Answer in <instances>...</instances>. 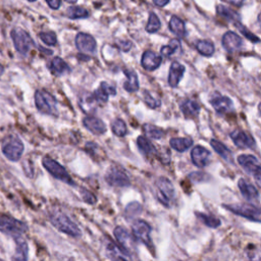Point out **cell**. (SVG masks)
I'll return each instance as SVG.
<instances>
[{
  "mask_svg": "<svg viewBox=\"0 0 261 261\" xmlns=\"http://www.w3.org/2000/svg\"><path fill=\"white\" fill-rule=\"evenodd\" d=\"M106 251L108 253V256L111 259H115V260H126V259H130V257L119 247V245H115L113 242H108L107 246H106Z\"/></svg>",
  "mask_w": 261,
  "mask_h": 261,
  "instance_id": "obj_28",
  "label": "cell"
},
{
  "mask_svg": "<svg viewBox=\"0 0 261 261\" xmlns=\"http://www.w3.org/2000/svg\"><path fill=\"white\" fill-rule=\"evenodd\" d=\"M117 44L122 51H128L132 47V43L129 41H118Z\"/></svg>",
  "mask_w": 261,
  "mask_h": 261,
  "instance_id": "obj_45",
  "label": "cell"
},
{
  "mask_svg": "<svg viewBox=\"0 0 261 261\" xmlns=\"http://www.w3.org/2000/svg\"><path fill=\"white\" fill-rule=\"evenodd\" d=\"M196 216L202 220V222L206 225L209 226L211 228H216L221 224L220 219H218L217 217H215L214 215H209V214H205V213H200V212H196L195 213Z\"/></svg>",
  "mask_w": 261,
  "mask_h": 261,
  "instance_id": "obj_37",
  "label": "cell"
},
{
  "mask_svg": "<svg viewBox=\"0 0 261 261\" xmlns=\"http://www.w3.org/2000/svg\"><path fill=\"white\" fill-rule=\"evenodd\" d=\"M160 27H161V22H160L158 16L154 12H150L148 22L146 25V31L149 34H154L160 29Z\"/></svg>",
  "mask_w": 261,
  "mask_h": 261,
  "instance_id": "obj_39",
  "label": "cell"
},
{
  "mask_svg": "<svg viewBox=\"0 0 261 261\" xmlns=\"http://www.w3.org/2000/svg\"><path fill=\"white\" fill-rule=\"evenodd\" d=\"M153 2L155 5H157L159 7H163L169 3V0H153Z\"/></svg>",
  "mask_w": 261,
  "mask_h": 261,
  "instance_id": "obj_47",
  "label": "cell"
},
{
  "mask_svg": "<svg viewBox=\"0 0 261 261\" xmlns=\"http://www.w3.org/2000/svg\"><path fill=\"white\" fill-rule=\"evenodd\" d=\"M223 207L230 212L245 217L251 221L261 222V208L254 204H223Z\"/></svg>",
  "mask_w": 261,
  "mask_h": 261,
  "instance_id": "obj_3",
  "label": "cell"
},
{
  "mask_svg": "<svg viewBox=\"0 0 261 261\" xmlns=\"http://www.w3.org/2000/svg\"><path fill=\"white\" fill-rule=\"evenodd\" d=\"M45 1L48 3L49 7L51 9H54V10L58 9L60 7V4H61V0H45Z\"/></svg>",
  "mask_w": 261,
  "mask_h": 261,
  "instance_id": "obj_46",
  "label": "cell"
},
{
  "mask_svg": "<svg viewBox=\"0 0 261 261\" xmlns=\"http://www.w3.org/2000/svg\"><path fill=\"white\" fill-rule=\"evenodd\" d=\"M132 229H133V234L134 237L140 241L141 243H143L144 245H146L148 248H152L153 243L150 237L151 233V226L144 220L138 219L135 220L134 223L132 224Z\"/></svg>",
  "mask_w": 261,
  "mask_h": 261,
  "instance_id": "obj_12",
  "label": "cell"
},
{
  "mask_svg": "<svg viewBox=\"0 0 261 261\" xmlns=\"http://www.w3.org/2000/svg\"><path fill=\"white\" fill-rule=\"evenodd\" d=\"M3 71H4V68H3V66L0 64V75L3 73Z\"/></svg>",
  "mask_w": 261,
  "mask_h": 261,
  "instance_id": "obj_50",
  "label": "cell"
},
{
  "mask_svg": "<svg viewBox=\"0 0 261 261\" xmlns=\"http://www.w3.org/2000/svg\"><path fill=\"white\" fill-rule=\"evenodd\" d=\"M16 244L15 254L13 255V260H27L28 259V244L22 239V237H17L14 239Z\"/></svg>",
  "mask_w": 261,
  "mask_h": 261,
  "instance_id": "obj_30",
  "label": "cell"
},
{
  "mask_svg": "<svg viewBox=\"0 0 261 261\" xmlns=\"http://www.w3.org/2000/svg\"><path fill=\"white\" fill-rule=\"evenodd\" d=\"M221 43H222L223 48L229 53H232V52H236V51L240 50L243 46L242 38L239 35H237L236 33L230 32V31L226 32L222 36Z\"/></svg>",
  "mask_w": 261,
  "mask_h": 261,
  "instance_id": "obj_17",
  "label": "cell"
},
{
  "mask_svg": "<svg viewBox=\"0 0 261 261\" xmlns=\"http://www.w3.org/2000/svg\"><path fill=\"white\" fill-rule=\"evenodd\" d=\"M23 144L15 136H9L5 138L2 145V153L10 161H18L23 152Z\"/></svg>",
  "mask_w": 261,
  "mask_h": 261,
  "instance_id": "obj_8",
  "label": "cell"
},
{
  "mask_svg": "<svg viewBox=\"0 0 261 261\" xmlns=\"http://www.w3.org/2000/svg\"><path fill=\"white\" fill-rule=\"evenodd\" d=\"M111 129H112L113 134L117 137H124L127 133L126 124L120 118H116L113 120V122L111 123Z\"/></svg>",
  "mask_w": 261,
  "mask_h": 261,
  "instance_id": "obj_38",
  "label": "cell"
},
{
  "mask_svg": "<svg viewBox=\"0 0 261 261\" xmlns=\"http://www.w3.org/2000/svg\"><path fill=\"white\" fill-rule=\"evenodd\" d=\"M155 187H156V197L158 201L165 207H169L170 203L172 202L175 196L172 182L168 178L161 176L156 180Z\"/></svg>",
  "mask_w": 261,
  "mask_h": 261,
  "instance_id": "obj_5",
  "label": "cell"
},
{
  "mask_svg": "<svg viewBox=\"0 0 261 261\" xmlns=\"http://www.w3.org/2000/svg\"><path fill=\"white\" fill-rule=\"evenodd\" d=\"M143 130L149 139H153V140H160L165 135V133L162 128H160L156 125L150 124V123H145L143 125Z\"/></svg>",
  "mask_w": 261,
  "mask_h": 261,
  "instance_id": "obj_33",
  "label": "cell"
},
{
  "mask_svg": "<svg viewBox=\"0 0 261 261\" xmlns=\"http://www.w3.org/2000/svg\"><path fill=\"white\" fill-rule=\"evenodd\" d=\"M39 37L48 46H54L57 43V37L53 32H42L39 34Z\"/></svg>",
  "mask_w": 261,
  "mask_h": 261,
  "instance_id": "obj_42",
  "label": "cell"
},
{
  "mask_svg": "<svg viewBox=\"0 0 261 261\" xmlns=\"http://www.w3.org/2000/svg\"><path fill=\"white\" fill-rule=\"evenodd\" d=\"M28 1H30V2H34V1H36V0H28Z\"/></svg>",
  "mask_w": 261,
  "mask_h": 261,
  "instance_id": "obj_54",
  "label": "cell"
},
{
  "mask_svg": "<svg viewBox=\"0 0 261 261\" xmlns=\"http://www.w3.org/2000/svg\"><path fill=\"white\" fill-rule=\"evenodd\" d=\"M137 145L138 148L140 150V152L144 155V156H154L156 154H158L155 146L151 143V141L144 137V136H139L137 139Z\"/></svg>",
  "mask_w": 261,
  "mask_h": 261,
  "instance_id": "obj_23",
  "label": "cell"
},
{
  "mask_svg": "<svg viewBox=\"0 0 261 261\" xmlns=\"http://www.w3.org/2000/svg\"><path fill=\"white\" fill-rule=\"evenodd\" d=\"M258 254H259V256H257V258H256V259H258V260H261V252H259Z\"/></svg>",
  "mask_w": 261,
  "mask_h": 261,
  "instance_id": "obj_51",
  "label": "cell"
},
{
  "mask_svg": "<svg viewBox=\"0 0 261 261\" xmlns=\"http://www.w3.org/2000/svg\"><path fill=\"white\" fill-rule=\"evenodd\" d=\"M75 47L84 54H94L96 52L97 43L94 37L86 33H79L75 36Z\"/></svg>",
  "mask_w": 261,
  "mask_h": 261,
  "instance_id": "obj_13",
  "label": "cell"
},
{
  "mask_svg": "<svg viewBox=\"0 0 261 261\" xmlns=\"http://www.w3.org/2000/svg\"><path fill=\"white\" fill-rule=\"evenodd\" d=\"M223 1H225V2H227V3H230V4H232V5H238V6H240L245 0H223Z\"/></svg>",
  "mask_w": 261,
  "mask_h": 261,
  "instance_id": "obj_48",
  "label": "cell"
},
{
  "mask_svg": "<svg viewBox=\"0 0 261 261\" xmlns=\"http://www.w3.org/2000/svg\"><path fill=\"white\" fill-rule=\"evenodd\" d=\"M180 48H181V46H180L179 40H177V39H172V40H170V42H169L168 45L163 46V47L161 48L160 53H161V55L164 56V57H169V56H171L172 54H174L175 52L179 51Z\"/></svg>",
  "mask_w": 261,
  "mask_h": 261,
  "instance_id": "obj_36",
  "label": "cell"
},
{
  "mask_svg": "<svg viewBox=\"0 0 261 261\" xmlns=\"http://www.w3.org/2000/svg\"><path fill=\"white\" fill-rule=\"evenodd\" d=\"M210 103L218 114L224 115L233 111V103L231 99L227 96H222V95L214 96L211 98Z\"/></svg>",
  "mask_w": 261,
  "mask_h": 261,
  "instance_id": "obj_15",
  "label": "cell"
},
{
  "mask_svg": "<svg viewBox=\"0 0 261 261\" xmlns=\"http://www.w3.org/2000/svg\"><path fill=\"white\" fill-rule=\"evenodd\" d=\"M238 186L243 197L246 200L253 203H257L259 201V193L252 184L247 181L245 178H240L238 181Z\"/></svg>",
  "mask_w": 261,
  "mask_h": 261,
  "instance_id": "obj_19",
  "label": "cell"
},
{
  "mask_svg": "<svg viewBox=\"0 0 261 261\" xmlns=\"http://www.w3.org/2000/svg\"><path fill=\"white\" fill-rule=\"evenodd\" d=\"M258 20L261 22V13L258 15Z\"/></svg>",
  "mask_w": 261,
  "mask_h": 261,
  "instance_id": "obj_53",
  "label": "cell"
},
{
  "mask_svg": "<svg viewBox=\"0 0 261 261\" xmlns=\"http://www.w3.org/2000/svg\"><path fill=\"white\" fill-rule=\"evenodd\" d=\"M42 164L44 166V168H46L48 170V172L53 175L55 178L70 185V186H74V181L72 180L71 176L68 174V172L66 171V169L60 165L56 160L50 158L49 156H45L42 159Z\"/></svg>",
  "mask_w": 261,
  "mask_h": 261,
  "instance_id": "obj_9",
  "label": "cell"
},
{
  "mask_svg": "<svg viewBox=\"0 0 261 261\" xmlns=\"http://www.w3.org/2000/svg\"><path fill=\"white\" fill-rule=\"evenodd\" d=\"M113 233L119 247L132 258V254L137 253V244L135 241V237H133L126 229L121 226L115 227Z\"/></svg>",
  "mask_w": 261,
  "mask_h": 261,
  "instance_id": "obj_10",
  "label": "cell"
},
{
  "mask_svg": "<svg viewBox=\"0 0 261 261\" xmlns=\"http://www.w3.org/2000/svg\"><path fill=\"white\" fill-rule=\"evenodd\" d=\"M210 157H211L210 151L202 146L194 147L191 152V158L193 163L200 168L205 167L209 164Z\"/></svg>",
  "mask_w": 261,
  "mask_h": 261,
  "instance_id": "obj_16",
  "label": "cell"
},
{
  "mask_svg": "<svg viewBox=\"0 0 261 261\" xmlns=\"http://www.w3.org/2000/svg\"><path fill=\"white\" fill-rule=\"evenodd\" d=\"M169 30L178 38H185L187 36V30H186V25L182 19H180L178 16L176 15H172L169 23H168Z\"/></svg>",
  "mask_w": 261,
  "mask_h": 261,
  "instance_id": "obj_24",
  "label": "cell"
},
{
  "mask_svg": "<svg viewBox=\"0 0 261 261\" xmlns=\"http://www.w3.org/2000/svg\"><path fill=\"white\" fill-rule=\"evenodd\" d=\"M83 124L88 130H90L92 134H95V135H102L107 129V126L103 122V120H101L96 116H90V115L86 116L83 119Z\"/></svg>",
  "mask_w": 261,
  "mask_h": 261,
  "instance_id": "obj_20",
  "label": "cell"
},
{
  "mask_svg": "<svg viewBox=\"0 0 261 261\" xmlns=\"http://www.w3.org/2000/svg\"><path fill=\"white\" fill-rule=\"evenodd\" d=\"M50 221L59 231L64 232L73 238H77L82 234L80 227L63 212H51Z\"/></svg>",
  "mask_w": 261,
  "mask_h": 261,
  "instance_id": "obj_1",
  "label": "cell"
},
{
  "mask_svg": "<svg viewBox=\"0 0 261 261\" xmlns=\"http://www.w3.org/2000/svg\"><path fill=\"white\" fill-rule=\"evenodd\" d=\"M27 230L28 225L24 222L6 215L0 216V231L15 239L17 237H21Z\"/></svg>",
  "mask_w": 261,
  "mask_h": 261,
  "instance_id": "obj_6",
  "label": "cell"
},
{
  "mask_svg": "<svg viewBox=\"0 0 261 261\" xmlns=\"http://www.w3.org/2000/svg\"><path fill=\"white\" fill-rule=\"evenodd\" d=\"M162 62V57L151 50H147L143 53L141 58V64L144 69L153 71L157 69Z\"/></svg>",
  "mask_w": 261,
  "mask_h": 261,
  "instance_id": "obj_18",
  "label": "cell"
},
{
  "mask_svg": "<svg viewBox=\"0 0 261 261\" xmlns=\"http://www.w3.org/2000/svg\"><path fill=\"white\" fill-rule=\"evenodd\" d=\"M92 94H93L94 98L96 99V101L100 104V103L107 102L108 98L110 96H114L116 94V90L112 85H110L106 82H102L100 84L99 88Z\"/></svg>",
  "mask_w": 261,
  "mask_h": 261,
  "instance_id": "obj_21",
  "label": "cell"
},
{
  "mask_svg": "<svg viewBox=\"0 0 261 261\" xmlns=\"http://www.w3.org/2000/svg\"><path fill=\"white\" fill-rule=\"evenodd\" d=\"M205 176H207V174H205L204 172L202 171H196V172H192L190 175H189V178L195 182H200V181H203Z\"/></svg>",
  "mask_w": 261,
  "mask_h": 261,
  "instance_id": "obj_44",
  "label": "cell"
},
{
  "mask_svg": "<svg viewBox=\"0 0 261 261\" xmlns=\"http://www.w3.org/2000/svg\"><path fill=\"white\" fill-rule=\"evenodd\" d=\"M11 39L13 41L14 48L16 51L22 55H27L29 51L35 46L33 39L31 38L30 34L25 32L23 29L14 28L10 32Z\"/></svg>",
  "mask_w": 261,
  "mask_h": 261,
  "instance_id": "obj_4",
  "label": "cell"
},
{
  "mask_svg": "<svg viewBox=\"0 0 261 261\" xmlns=\"http://www.w3.org/2000/svg\"><path fill=\"white\" fill-rule=\"evenodd\" d=\"M196 49L197 51L206 57H210L214 54L215 48L212 42L208 41V40H200L196 43Z\"/></svg>",
  "mask_w": 261,
  "mask_h": 261,
  "instance_id": "obj_32",
  "label": "cell"
},
{
  "mask_svg": "<svg viewBox=\"0 0 261 261\" xmlns=\"http://www.w3.org/2000/svg\"><path fill=\"white\" fill-rule=\"evenodd\" d=\"M49 67H50V70L56 75H61V74H64V73H67L70 71V68L66 64V62L58 56L54 57L50 61Z\"/></svg>",
  "mask_w": 261,
  "mask_h": 261,
  "instance_id": "obj_29",
  "label": "cell"
},
{
  "mask_svg": "<svg viewBox=\"0 0 261 261\" xmlns=\"http://www.w3.org/2000/svg\"><path fill=\"white\" fill-rule=\"evenodd\" d=\"M142 96H143V100L145 102V104L150 107V108H157L161 105V101L157 98H154L150 92H148L147 90H144L143 93H142Z\"/></svg>",
  "mask_w": 261,
  "mask_h": 261,
  "instance_id": "obj_40",
  "label": "cell"
},
{
  "mask_svg": "<svg viewBox=\"0 0 261 261\" xmlns=\"http://www.w3.org/2000/svg\"><path fill=\"white\" fill-rule=\"evenodd\" d=\"M81 195H82L83 200H84L86 203H88V204L93 205V204H95L96 201H97L95 195H94L93 193H91L90 191H88V190H82V191H81Z\"/></svg>",
  "mask_w": 261,
  "mask_h": 261,
  "instance_id": "obj_43",
  "label": "cell"
},
{
  "mask_svg": "<svg viewBox=\"0 0 261 261\" xmlns=\"http://www.w3.org/2000/svg\"><path fill=\"white\" fill-rule=\"evenodd\" d=\"M258 110H259V112L261 113V103L258 105Z\"/></svg>",
  "mask_w": 261,
  "mask_h": 261,
  "instance_id": "obj_52",
  "label": "cell"
},
{
  "mask_svg": "<svg viewBox=\"0 0 261 261\" xmlns=\"http://www.w3.org/2000/svg\"><path fill=\"white\" fill-rule=\"evenodd\" d=\"M185 66L177 62V61H173L169 67V74H168V84L170 87L175 88L177 87V85L179 84L180 80L184 76L185 73Z\"/></svg>",
  "mask_w": 261,
  "mask_h": 261,
  "instance_id": "obj_22",
  "label": "cell"
},
{
  "mask_svg": "<svg viewBox=\"0 0 261 261\" xmlns=\"http://www.w3.org/2000/svg\"><path fill=\"white\" fill-rule=\"evenodd\" d=\"M210 145L213 148V150L219 156H221L224 160H226L228 162H232V153L223 143H221V142H219V141H217L215 139H212L210 141Z\"/></svg>",
  "mask_w": 261,
  "mask_h": 261,
  "instance_id": "obj_27",
  "label": "cell"
},
{
  "mask_svg": "<svg viewBox=\"0 0 261 261\" xmlns=\"http://www.w3.org/2000/svg\"><path fill=\"white\" fill-rule=\"evenodd\" d=\"M238 162L248 174L254 177L257 186L261 188V165L258 159L250 154H242L238 157Z\"/></svg>",
  "mask_w": 261,
  "mask_h": 261,
  "instance_id": "obj_7",
  "label": "cell"
},
{
  "mask_svg": "<svg viewBox=\"0 0 261 261\" xmlns=\"http://www.w3.org/2000/svg\"><path fill=\"white\" fill-rule=\"evenodd\" d=\"M125 76H126V82L123 84V89L129 93L137 92L139 90V80L136 71L132 69H124L123 70Z\"/></svg>",
  "mask_w": 261,
  "mask_h": 261,
  "instance_id": "obj_25",
  "label": "cell"
},
{
  "mask_svg": "<svg viewBox=\"0 0 261 261\" xmlns=\"http://www.w3.org/2000/svg\"><path fill=\"white\" fill-rule=\"evenodd\" d=\"M216 11H217L218 15L222 16L223 18H225L229 21L237 22V21H240V19H241L240 14H238L236 11H233L232 9H230V8L224 6V5H221V4L218 5L216 7Z\"/></svg>",
  "mask_w": 261,
  "mask_h": 261,
  "instance_id": "obj_34",
  "label": "cell"
},
{
  "mask_svg": "<svg viewBox=\"0 0 261 261\" xmlns=\"http://www.w3.org/2000/svg\"><path fill=\"white\" fill-rule=\"evenodd\" d=\"M105 180L109 186L116 188L128 187L130 185L128 175L120 167L117 166H113L108 169L105 174Z\"/></svg>",
  "mask_w": 261,
  "mask_h": 261,
  "instance_id": "obj_11",
  "label": "cell"
},
{
  "mask_svg": "<svg viewBox=\"0 0 261 261\" xmlns=\"http://www.w3.org/2000/svg\"><path fill=\"white\" fill-rule=\"evenodd\" d=\"M67 3H70V4H74L77 2V0H65Z\"/></svg>",
  "mask_w": 261,
  "mask_h": 261,
  "instance_id": "obj_49",
  "label": "cell"
},
{
  "mask_svg": "<svg viewBox=\"0 0 261 261\" xmlns=\"http://www.w3.org/2000/svg\"><path fill=\"white\" fill-rule=\"evenodd\" d=\"M236 23V27L239 29V31L249 40V41H251V42H253V43H259L260 42V39L256 36V35H254L253 33H251L245 25H243L240 21H237V22H234Z\"/></svg>",
  "mask_w": 261,
  "mask_h": 261,
  "instance_id": "obj_41",
  "label": "cell"
},
{
  "mask_svg": "<svg viewBox=\"0 0 261 261\" xmlns=\"http://www.w3.org/2000/svg\"><path fill=\"white\" fill-rule=\"evenodd\" d=\"M229 137L232 140L233 144L241 149L254 148L256 146V142L254 138L244 130L234 129L229 134Z\"/></svg>",
  "mask_w": 261,
  "mask_h": 261,
  "instance_id": "obj_14",
  "label": "cell"
},
{
  "mask_svg": "<svg viewBox=\"0 0 261 261\" xmlns=\"http://www.w3.org/2000/svg\"><path fill=\"white\" fill-rule=\"evenodd\" d=\"M193 144L194 142L191 138H173L169 141L170 147L177 152L187 151Z\"/></svg>",
  "mask_w": 261,
  "mask_h": 261,
  "instance_id": "obj_31",
  "label": "cell"
},
{
  "mask_svg": "<svg viewBox=\"0 0 261 261\" xmlns=\"http://www.w3.org/2000/svg\"><path fill=\"white\" fill-rule=\"evenodd\" d=\"M180 110L186 117L192 118L198 115L200 111V105L195 100L188 99L180 104Z\"/></svg>",
  "mask_w": 261,
  "mask_h": 261,
  "instance_id": "obj_26",
  "label": "cell"
},
{
  "mask_svg": "<svg viewBox=\"0 0 261 261\" xmlns=\"http://www.w3.org/2000/svg\"><path fill=\"white\" fill-rule=\"evenodd\" d=\"M66 16L70 19L87 18L89 16V11L81 6H70L66 9Z\"/></svg>",
  "mask_w": 261,
  "mask_h": 261,
  "instance_id": "obj_35",
  "label": "cell"
},
{
  "mask_svg": "<svg viewBox=\"0 0 261 261\" xmlns=\"http://www.w3.org/2000/svg\"><path fill=\"white\" fill-rule=\"evenodd\" d=\"M35 105L37 109L44 114H57V101L53 95L46 90H37L35 93Z\"/></svg>",
  "mask_w": 261,
  "mask_h": 261,
  "instance_id": "obj_2",
  "label": "cell"
}]
</instances>
